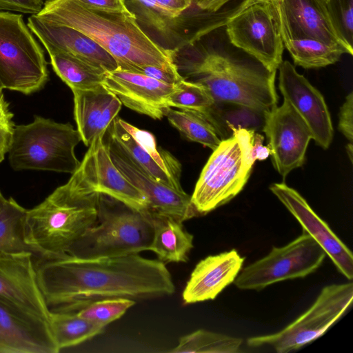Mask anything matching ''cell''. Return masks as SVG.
Returning <instances> with one entry per match:
<instances>
[{"instance_id":"f1b7e54d","label":"cell","mask_w":353,"mask_h":353,"mask_svg":"<svg viewBox=\"0 0 353 353\" xmlns=\"http://www.w3.org/2000/svg\"><path fill=\"white\" fill-rule=\"evenodd\" d=\"M282 39L294 64L305 69L332 65L343 54L341 50L316 39L286 36H282Z\"/></svg>"},{"instance_id":"ac0fdd59","label":"cell","mask_w":353,"mask_h":353,"mask_svg":"<svg viewBox=\"0 0 353 353\" xmlns=\"http://www.w3.org/2000/svg\"><path fill=\"white\" fill-rule=\"evenodd\" d=\"M282 36L309 38L352 55L337 31L327 0H279Z\"/></svg>"},{"instance_id":"4fadbf2b","label":"cell","mask_w":353,"mask_h":353,"mask_svg":"<svg viewBox=\"0 0 353 353\" xmlns=\"http://www.w3.org/2000/svg\"><path fill=\"white\" fill-rule=\"evenodd\" d=\"M263 130L271 150L272 164L284 179L305 162L311 132L302 118L286 101L264 113Z\"/></svg>"},{"instance_id":"5b68a950","label":"cell","mask_w":353,"mask_h":353,"mask_svg":"<svg viewBox=\"0 0 353 353\" xmlns=\"http://www.w3.org/2000/svg\"><path fill=\"white\" fill-rule=\"evenodd\" d=\"M96 223L73 245L68 255L84 259L116 257L150 250L152 214L99 194Z\"/></svg>"},{"instance_id":"4316f807","label":"cell","mask_w":353,"mask_h":353,"mask_svg":"<svg viewBox=\"0 0 353 353\" xmlns=\"http://www.w3.org/2000/svg\"><path fill=\"white\" fill-rule=\"evenodd\" d=\"M48 323L59 350L82 343L101 334L105 328L74 312L50 310Z\"/></svg>"},{"instance_id":"60d3db41","label":"cell","mask_w":353,"mask_h":353,"mask_svg":"<svg viewBox=\"0 0 353 353\" xmlns=\"http://www.w3.org/2000/svg\"><path fill=\"white\" fill-rule=\"evenodd\" d=\"M168 14L174 19L179 17L192 3L193 0H157Z\"/></svg>"},{"instance_id":"7402d4cb","label":"cell","mask_w":353,"mask_h":353,"mask_svg":"<svg viewBox=\"0 0 353 353\" xmlns=\"http://www.w3.org/2000/svg\"><path fill=\"white\" fill-rule=\"evenodd\" d=\"M27 26L47 52L62 51L105 71L118 68L116 60L109 52L74 28L52 23L36 14L28 17Z\"/></svg>"},{"instance_id":"d6986e66","label":"cell","mask_w":353,"mask_h":353,"mask_svg":"<svg viewBox=\"0 0 353 353\" xmlns=\"http://www.w3.org/2000/svg\"><path fill=\"white\" fill-rule=\"evenodd\" d=\"M271 192L322 248L337 270L347 280L353 279V255L351 250L332 230L327 223L311 208L306 200L285 183L270 185Z\"/></svg>"},{"instance_id":"52a82bcc","label":"cell","mask_w":353,"mask_h":353,"mask_svg":"<svg viewBox=\"0 0 353 353\" xmlns=\"http://www.w3.org/2000/svg\"><path fill=\"white\" fill-rule=\"evenodd\" d=\"M81 141L70 123L35 116L28 124L15 125L8 160L15 171L43 170L72 174L78 168L74 148Z\"/></svg>"},{"instance_id":"484cf974","label":"cell","mask_w":353,"mask_h":353,"mask_svg":"<svg viewBox=\"0 0 353 353\" xmlns=\"http://www.w3.org/2000/svg\"><path fill=\"white\" fill-rule=\"evenodd\" d=\"M48 53L53 70L72 90L102 86L106 71L62 51L50 50Z\"/></svg>"},{"instance_id":"3957f363","label":"cell","mask_w":353,"mask_h":353,"mask_svg":"<svg viewBox=\"0 0 353 353\" xmlns=\"http://www.w3.org/2000/svg\"><path fill=\"white\" fill-rule=\"evenodd\" d=\"M182 77L205 86L215 103L265 112L277 105L276 72L232 46L228 39L201 47L182 65Z\"/></svg>"},{"instance_id":"b9f144b4","label":"cell","mask_w":353,"mask_h":353,"mask_svg":"<svg viewBox=\"0 0 353 353\" xmlns=\"http://www.w3.org/2000/svg\"><path fill=\"white\" fill-rule=\"evenodd\" d=\"M263 136L255 132L251 148L252 157L254 161L256 160L262 161L266 159L271 154L270 148L263 145Z\"/></svg>"},{"instance_id":"6da1fadb","label":"cell","mask_w":353,"mask_h":353,"mask_svg":"<svg viewBox=\"0 0 353 353\" xmlns=\"http://www.w3.org/2000/svg\"><path fill=\"white\" fill-rule=\"evenodd\" d=\"M39 288L52 311L71 312L103 299L169 296L175 286L160 260L132 254L94 259H37Z\"/></svg>"},{"instance_id":"ab89813d","label":"cell","mask_w":353,"mask_h":353,"mask_svg":"<svg viewBox=\"0 0 353 353\" xmlns=\"http://www.w3.org/2000/svg\"><path fill=\"white\" fill-rule=\"evenodd\" d=\"M140 73L154 78L159 81L174 85L183 79L179 72H173L156 66H143L140 70Z\"/></svg>"},{"instance_id":"83f0119b","label":"cell","mask_w":353,"mask_h":353,"mask_svg":"<svg viewBox=\"0 0 353 353\" xmlns=\"http://www.w3.org/2000/svg\"><path fill=\"white\" fill-rule=\"evenodd\" d=\"M26 211L12 197L0 208V253L30 252L39 259L36 251L25 240Z\"/></svg>"},{"instance_id":"8fae6325","label":"cell","mask_w":353,"mask_h":353,"mask_svg":"<svg viewBox=\"0 0 353 353\" xmlns=\"http://www.w3.org/2000/svg\"><path fill=\"white\" fill-rule=\"evenodd\" d=\"M326 253L303 230L295 239L282 247H273L264 257L241 269L234 281L243 290H261L288 279L304 278L323 263Z\"/></svg>"},{"instance_id":"9c48e42d","label":"cell","mask_w":353,"mask_h":353,"mask_svg":"<svg viewBox=\"0 0 353 353\" xmlns=\"http://www.w3.org/2000/svg\"><path fill=\"white\" fill-rule=\"evenodd\" d=\"M223 26L232 46L276 72L284 48L279 0H244Z\"/></svg>"},{"instance_id":"e0dca14e","label":"cell","mask_w":353,"mask_h":353,"mask_svg":"<svg viewBox=\"0 0 353 353\" xmlns=\"http://www.w3.org/2000/svg\"><path fill=\"white\" fill-rule=\"evenodd\" d=\"M48 321L0 299V353H57Z\"/></svg>"},{"instance_id":"ffe728a7","label":"cell","mask_w":353,"mask_h":353,"mask_svg":"<svg viewBox=\"0 0 353 353\" xmlns=\"http://www.w3.org/2000/svg\"><path fill=\"white\" fill-rule=\"evenodd\" d=\"M102 85L127 108L154 119L165 117L170 108L167 100L175 88V84L119 68L106 71Z\"/></svg>"},{"instance_id":"8d00e7d4","label":"cell","mask_w":353,"mask_h":353,"mask_svg":"<svg viewBox=\"0 0 353 353\" xmlns=\"http://www.w3.org/2000/svg\"><path fill=\"white\" fill-rule=\"evenodd\" d=\"M88 9L110 14L131 13L125 0H78Z\"/></svg>"},{"instance_id":"836d02e7","label":"cell","mask_w":353,"mask_h":353,"mask_svg":"<svg viewBox=\"0 0 353 353\" xmlns=\"http://www.w3.org/2000/svg\"><path fill=\"white\" fill-rule=\"evenodd\" d=\"M327 5L337 31L353 49V0H327Z\"/></svg>"},{"instance_id":"44dd1931","label":"cell","mask_w":353,"mask_h":353,"mask_svg":"<svg viewBox=\"0 0 353 353\" xmlns=\"http://www.w3.org/2000/svg\"><path fill=\"white\" fill-rule=\"evenodd\" d=\"M30 252L0 253V299L48 321L50 310L39 288Z\"/></svg>"},{"instance_id":"d6a6232c","label":"cell","mask_w":353,"mask_h":353,"mask_svg":"<svg viewBox=\"0 0 353 353\" xmlns=\"http://www.w3.org/2000/svg\"><path fill=\"white\" fill-rule=\"evenodd\" d=\"M134 304L135 301L128 298H107L84 304L71 312L105 327L122 316Z\"/></svg>"},{"instance_id":"603a6c76","label":"cell","mask_w":353,"mask_h":353,"mask_svg":"<svg viewBox=\"0 0 353 353\" xmlns=\"http://www.w3.org/2000/svg\"><path fill=\"white\" fill-rule=\"evenodd\" d=\"M245 258L236 250L201 260L192 272L182 293L185 303L192 304L213 300L241 272Z\"/></svg>"},{"instance_id":"d4e9b609","label":"cell","mask_w":353,"mask_h":353,"mask_svg":"<svg viewBox=\"0 0 353 353\" xmlns=\"http://www.w3.org/2000/svg\"><path fill=\"white\" fill-rule=\"evenodd\" d=\"M154 236L150 250L162 262H186L193 248V235L183 222L172 217L152 214Z\"/></svg>"},{"instance_id":"7dc6e473","label":"cell","mask_w":353,"mask_h":353,"mask_svg":"<svg viewBox=\"0 0 353 353\" xmlns=\"http://www.w3.org/2000/svg\"><path fill=\"white\" fill-rule=\"evenodd\" d=\"M42 1H43L45 2V1H48V0H42Z\"/></svg>"},{"instance_id":"f35d334b","label":"cell","mask_w":353,"mask_h":353,"mask_svg":"<svg viewBox=\"0 0 353 353\" xmlns=\"http://www.w3.org/2000/svg\"><path fill=\"white\" fill-rule=\"evenodd\" d=\"M43 5L42 0H0V10L37 14Z\"/></svg>"},{"instance_id":"30bf717a","label":"cell","mask_w":353,"mask_h":353,"mask_svg":"<svg viewBox=\"0 0 353 353\" xmlns=\"http://www.w3.org/2000/svg\"><path fill=\"white\" fill-rule=\"evenodd\" d=\"M353 301V283L323 287L314 303L283 330L247 340L251 347H270L278 353L296 351L323 335L348 310Z\"/></svg>"},{"instance_id":"ba28073f","label":"cell","mask_w":353,"mask_h":353,"mask_svg":"<svg viewBox=\"0 0 353 353\" xmlns=\"http://www.w3.org/2000/svg\"><path fill=\"white\" fill-rule=\"evenodd\" d=\"M43 50L23 16L0 11V83L30 94L43 88L49 74Z\"/></svg>"},{"instance_id":"cb8c5ba5","label":"cell","mask_w":353,"mask_h":353,"mask_svg":"<svg viewBox=\"0 0 353 353\" xmlns=\"http://www.w3.org/2000/svg\"><path fill=\"white\" fill-rule=\"evenodd\" d=\"M74 118L81 141L89 147L117 117L122 103L103 85L94 89L73 90Z\"/></svg>"},{"instance_id":"8992f818","label":"cell","mask_w":353,"mask_h":353,"mask_svg":"<svg viewBox=\"0 0 353 353\" xmlns=\"http://www.w3.org/2000/svg\"><path fill=\"white\" fill-rule=\"evenodd\" d=\"M255 132L235 128L213 150L191 196L198 214H206L228 203L243 189L255 163L251 152Z\"/></svg>"},{"instance_id":"e575fe53","label":"cell","mask_w":353,"mask_h":353,"mask_svg":"<svg viewBox=\"0 0 353 353\" xmlns=\"http://www.w3.org/2000/svg\"><path fill=\"white\" fill-rule=\"evenodd\" d=\"M142 19L161 34H168L172 20L157 0H130Z\"/></svg>"},{"instance_id":"5bb4252c","label":"cell","mask_w":353,"mask_h":353,"mask_svg":"<svg viewBox=\"0 0 353 353\" xmlns=\"http://www.w3.org/2000/svg\"><path fill=\"white\" fill-rule=\"evenodd\" d=\"M103 134L93 140L70 179L90 192L108 195L134 209L149 212L145 196L113 163L103 141Z\"/></svg>"},{"instance_id":"7c38bea8","label":"cell","mask_w":353,"mask_h":353,"mask_svg":"<svg viewBox=\"0 0 353 353\" xmlns=\"http://www.w3.org/2000/svg\"><path fill=\"white\" fill-rule=\"evenodd\" d=\"M103 141L113 163L122 174L146 198L151 214L172 217L181 222L197 215L191 196L154 179L139 166L105 132Z\"/></svg>"},{"instance_id":"d590c367","label":"cell","mask_w":353,"mask_h":353,"mask_svg":"<svg viewBox=\"0 0 353 353\" xmlns=\"http://www.w3.org/2000/svg\"><path fill=\"white\" fill-rule=\"evenodd\" d=\"M12 118L9 103L0 108V163L4 160L12 143L15 127Z\"/></svg>"},{"instance_id":"74e56055","label":"cell","mask_w":353,"mask_h":353,"mask_svg":"<svg viewBox=\"0 0 353 353\" xmlns=\"http://www.w3.org/2000/svg\"><path fill=\"white\" fill-rule=\"evenodd\" d=\"M353 92H350L340 108L339 129L345 138L352 143L353 140Z\"/></svg>"},{"instance_id":"7a4b0ae2","label":"cell","mask_w":353,"mask_h":353,"mask_svg":"<svg viewBox=\"0 0 353 353\" xmlns=\"http://www.w3.org/2000/svg\"><path fill=\"white\" fill-rule=\"evenodd\" d=\"M38 17L74 28L88 36L116 60L118 68L140 73L143 66L179 72L176 51L150 37L131 13H103L88 9L78 0H48Z\"/></svg>"},{"instance_id":"f546056e","label":"cell","mask_w":353,"mask_h":353,"mask_svg":"<svg viewBox=\"0 0 353 353\" xmlns=\"http://www.w3.org/2000/svg\"><path fill=\"white\" fill-rule=\"evenodd\" d=\"M170 123L186 139L214 150L221 139L213 125L201 113L170 108L165 114Z\"/></svg>"},{"instance_id":"2e32d148","label":"cell","mask_w":353,"mask_h":353,"mask_svg":"<svg viewBox=\"0 0 353 353\" xmlns=\"http://www.w3.org/2000/svg\"><path fill=\"white\" fill-rule=\"evenodd\" d=\"M279 88L283 100L288 102L307 125L312 139L323 149L330 145L334 128L330 112L321 93L288 61L279 68Z\"/></svg>"},{"instance_id":"277c9868","label":"cell","mask_w":353,"mask_h":353,"mask_svg":"<svg viewBox=\"0 0 353 353\" xmlns=\"http://www.w3.org/2000/svg\"><path fill=\"white\" fill-rule=\"evenodd\" d=\"M99 193L88 190L70 178L41 203L27 210L26 243L39 259L68 256L73 245L97 221Z\"/></svg>"},{"instance_id":"bcb514c9","label":"cell","mask_w":353,"mask_h":353,"mask_svg":"<svg viewBox=\"0 0 353 353\" xmlns=\"http://www.w3.org/2000/svg\"><path fill=\"white\" fill-rule=\"evenodd\" d=\"M6 200V199H5V197L0 191V208L2 206Z\"/></svg>"},{"instance_id":"1f68e13d","label":"cell","mask_w":353,"mask_h":353,"mask_svg":"<svg viewBox=\"0 0 353 353\" xmlns=\"http://www.w3.org/2000/svg\"><path fill=\"white\" fill-rule=\"evenodd\" d=\"M214 103V99L205 86L184 78L175 84L174 90L167 100L170 108L193 110L203 115Z\"/></svg>"},{"instance_id":"ee69618b","label":"cell","mask_w":353,"mask_h":353,"mask_svg":"<svg viewBox=\"0 0 353 353\" xmlns=\"http://www.w3.org/2000/svg\"><path fill=\"white\" fill-rule=\"evenodd\" d=\"M3 89L0 83V108L8 103L4 98Z\"/></svg>"},{"instance_id":"7bdbcfd3","label":"cell","mask_w":353,"mask_h":353,"mask_svg":"<svg viewBox=\"0 0 353 353\" xmlns=\"http://www.w3.org/2000/svg\"><path fill=\"white\" fill-rule=\"evenodd\" d=\"M232 0H193L196 6L202 10L216 12Z\"/></svg>"},{"instance_id":"9a60e30c","label":"cell","mask_w":353,"mask_h":353,"mask_svg":"<svg viewBox=\"0 0 353 353\" xmlns=\"http://www.w3.org/2000/svg\"><path fill=\"white\" fill-rule=\"evenodd\" d=\"M105 132L146 172L157 181L183 190L181 165L168 151L157 147L154 135L115 117Z\"/></svg>"},{"instance_id":"f6af8a7d","label":"cell","mask_w":353,"mask_h":353,"mask_svg":"<svg viewBox=\"0 0 353 353\" xmlns=\"http://www.w3.org/2000/svg\"><path fill=\"white\" fill-rule=\"evenodd\" d=\"M346 148H347V155L349 156L350 161L352 162V156H353V145H352V143L350 142L347 145Z\"/></svg>"},{"instance_id":"4dcf8cb0","label":"cell","mask_w":353,"mask_h":353,"mask_svg":"<svg viewBox=\"0 0 353 353\" xmlns=\"http://www.w3.org/2000/svg\"><path fill=\"white\" fill-rule=\"evenodd\" d=\"M243 339L205 330H198L181 337L172 353H237Z\"/></svg>"}]
</instances>
